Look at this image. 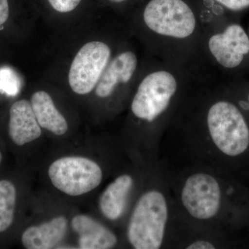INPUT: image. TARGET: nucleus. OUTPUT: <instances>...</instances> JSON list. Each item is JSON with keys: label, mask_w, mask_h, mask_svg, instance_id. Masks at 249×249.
<instances>
[{"label": "nucleus", "mask_w": 249, "mask_h": 249, "mask_svg": "<svg viewBox=\"0 0 249 249\" xmlns=\"http://www.w3.org/2000/svg\"><path fill=\"white\" fill-rule=\"evenodd\" d=\"M31 107L41 127L55 135L61 136L68 130V124L55 107L50 95L45 91H36L31 96Z\"/></svg>", "instance_id": "4468645a"}, {"label": "nucleus", "mask_w": 249, "mask_h": 249, "mask_svg": "<svg viewBox=\"0 0 249 249\" xmlns=\"http://www.w3.org/2000/svg\"><path fill=\"white\" fill-rule=\"evenodd\" d=\"M49 177L54 186L70 196H80L97 188L103 171L93 160L82 157L58 159L49 167Z\"/></svg>", "instance_id": "7ed1b4c3"}, {"label": "nucleus", "mask_w": 249, "mask_h": 249, "mask_svg": "<svg viewBox=\"0 0 249 249\" xmlns=\"http://www.w3.org/2000/svg\"><path fill=\"white\" fill-rule=\"evenodd\" d=\"M53 9L60 13H68L73 11L81 0H48Z\"/></svg>", "instance_id": "f3484780"}, {"label": "nucleus", "mask_w": 249, "mask_h": 249, "mask_svg": "<svg viewBox=\"0 0 249 249\" xmlns=\"http://www.w3.org/2000/svg\"><path fill=\"white\" fill-rule=\"evenodd\" d=\"M207 127L213 143L224 157L237 160L249 157V124L235 104L214 103L208 112Z\"/></svg>", "instance_id": "f257e3e1"}, {"label": "nucleus", "mask_w": 249, "mask_h": 249, "mask_svg": "<svg viewBox=\"0 0 249 249\" xmlns=\"http://www.w3.org/2000/svg\"><path fill=\"white\" fill-rule=\"evenodd\" d=\"M137 56L132 52H124L113 59L106 67L96 85L97 96L101 98L109 97L118 85L129 82L137 70Z\"/></svg>", "instance_id": "9d476101"}, {"label": "nucleus", "mask_w": 249, "mask_h": 249, "mask_svg": "<svg viewBox=\"0 0 249 249\" xmlns=\"http://www.w3.org/2000/svg\"><path fill=\"white\" fill-rule=\"evenodd\" d=\"M177 89L176 78L170 72L158 71L147 75L132 100L134 115L148 123L156 120L166 110Z\"/></svg>", "instance_id": "39448f33"}, {"label": "nucleus", "mask_w": 249, "mask_h": 249, "mask_svg": "<svg viewBox=\"0 0 249 249\" xmlns=\"http://www.w3.org/2000/svg\"><path fill=\"white\" fill-rule=\"evenodd\" d=\"M209 47L219 65L225 68H235L249 53V37L241 26L231 24L222 34L212 36Z\"/></svg>", "instance_id": "6e6552de"}, {"label": "nucleus", "mask_w": 249, "mask_h": 249, "mask_svg": "<svg viewBox=\"0 0 249 249\" xmlns=\"http://www.w3.org/2000/svg\"><path fill=\"white\" fill-rule=\"evenodd\" d=\"M20 88V81L17 73L10 67L0 69V91L14 96Z\"/></svg>", "instance_id": "dca6fc26"}, {"label": "nucleus", "mask_w": 249, "mask_h": 249, "mask_svg": "<svg viewBox=\"0 0 249 249\" xmlns=\"http://www.w3.org/2000/svg\"><path fill=\"white\" fill-rule=\"evenodd\" d=\"M231 11H240L249 7V0H214Z\"/></svg>", "instance_id": "a211bd4d"}, {"label": "nucleus", "mask_w": 249, "mask_h": 249, "mask_svg": "<svg viewBox=\"0 0 249 249\" xmlns=\"http://www.w3.org/2000/svg\"><path fill=\"white\" fill-rule=\"evenodd\" d=\"M181 201L192 217L201 220L212 219L222 209V186L213 175L193 174L183 185Z\"/></svg>", "instance_id": "0eeeda50"}, {"label": "nucleus", "mask_w": 249, "mask_h": 249, "mask_svg": "<svg viewBox=\"0 0 249 249\" xmlns=\"http://www.w3.org/2000/svg\"><path fill=\"white\" fill-rule=\"evenodd\" d=\"M109 46L100 41H92L80 48L72 62L69 83L77 94H88L97 85L109 62Z\"/></svg>", "instance_id": "423d86ee"}, {"label": "nucleus", "mask_w": 249, "mask_h": 249, "mask_svg": "<svg viewBox=\"0 0 249 249\" xmlns=\"http://www.w3.org/2000/svg\"><path fill=\"white\" fill-rule=\"evenodd\" d=\"M16 187L8 180L0 181V232L7 230L14 219Z\"/></svg>", "instance_id": "2eb2a0df"}, {"label": "nucleus", "mask_w": 249, "mask_h": 249, "mask_svg": "<svg viewBox=\"0 0 249 249\" xmlns=\"http://www.w3.org/2000/svg\"><path fill=\"white\" fill-rule=\"evenodd\" d=\"M67 230V218L58 216L26 229L22 235V245L28 249H53L65 238Z\"/></svg>", "instance_id": "f8f14e48"}, {"label": "nucleus", "mask_w": 249, "mask_h": 249, "mask_svg": "<svg viewBox=\"0 0 249 249\" xmlns=\"http://www.w3.org/2000/svg\"><path fill=\"white\" fill-rule=\"evenodd\" d=\"M215 245L208 240H197L188 246V249H214Z\"/></svg>", "instance_id": "aec40b11"}, {"label": "nucleus", "mask_w": 249, "mask_h": 249, "mask_svg": "<svg viewBox=\"0 0 249 249\" xmlns=\"http://www.w3.org/2000/svg\"><path fill=\"white\" fill-rule=\"evenodd\" d=\"M9 17V0H0V26L3 25Z\"/></svg>", "instance_id": "6ab92c4d"}, {"label": "nucleus", "mask_w": 249, "mask_h": 249, "mask_svg": "<svg viewBox=\"0 0 249 249\" xmlns=\"http://www.w3.org/2000/svg\"><path fill=\"white\" fill-rule=\"evenodd\" d=\"M1 160H2V155H1V152H0V163H1Z\"/></svg>", "instance_id": "5701e85b"}, {"label": "nucleus", "mask_w": 249, "mask_h": 249, "mask_svg": "<svg viewBox=\"0 0 249 249\" xmlns=\"http://www.w3.org/2000/svg\"><path fill=\"white\" fill-rule=\"evenodd\" d=\"M109 1L113 3H121L125 1V0H109Z\"/></svg>", "instance_id": "412c9836"}, {"label": "nucleus", "mask_w": 249, "mask_h": 249, "mask_svg": "<svg viewBox=\"0 0 249 249\" xmlns=\"http://www.w3.org/2000/svg\"><path fill=\"white\" fill-rule=\"evenodd\" d=\"M9 134L13 142L19 146L34 142L42 134L31 103L27 100L18 101L11 106Z\"/></svg>", "instance_id": "1a4fd4ad"}, {"label": "nucleus", "mask_w": 249, "mask_h": 249, "mask_svg": "<svg viewBox=\"0 0 249 249\" xmlns=\"http://www.w3.org/2000/svg\"><path fill=\"white\" fill-rule=\"evenodd\" d=\"M168 217L164 195L157 190L139 198L129 219L127 238L136 249H159L164 240Z\"/></svg>", "instance_id": "f03ea898"}, {"label": "nucleus", "mask_w": 249, "mask_h": 249, "mask_svg": "<svg viewBox=\"0 0 249 249\" xmlns=\"http://www.w3.org/2000/svg\"><path fill=\"white\" fill-rule=\"evenodd\" d=\"M147 27L160 35L186 38L194 32L196 19L183 0H150L143 11Z\"/></svg>", "instance_id": "20e7f679"}, {"label": "nucleus", "mask_w": 249, "mask_h": 249, "mask_svg": "<svg viewBox=\"0 0 249 249\" xmlns=\"http://www.w3.org/2000/svg\"><path fill=\"white\" fill-rule=\"evenodd\" d=\"M247 107H248V108L249 109V93L248 96H247Z\"/></svg>", "instance_id": "4be33fe9"}, {"label": "nucleus", "mask_w": 249, "mask_h": 249, "mask_svg": "<svg viewBox=\"0 0 249 249\" xmlns=\"http://www.w3.org/2000/svg\"><path fill=\"white\" fill-rule=\"evenodd\" d=\"M71 226L79 235L80 249H109L117 243V237L114 232L89 216H75L72 219Z\"/></svg>", "instance_id": "9b49d317"}, {"label": "nucleus", "mask_w": 249, "mask_h": 249, "mask_svg": "<svg viewBox=\"0 0 249 249\" xmlns=\"http://www.w3.org/2000/svg\"><path fill=\"white\" fill-rule=\"evenodd\" d=\"M133 184L134 180L130 175H123L106 188L99 200L100 209L105 217L110 220H116L121 217Z\"/></svg>", "instance_id": "ddd939ff"}]
</instances>
